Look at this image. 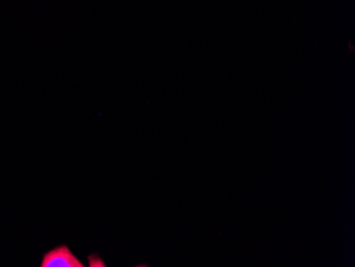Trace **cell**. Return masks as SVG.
<instances>
[{
    "instance_id": "6da1fadb",
    "label": "cell",
    "mask_w": 355,
    "mask_h": 267,
    "mask_svg": "<svg viewBox=\"0 0 355 267\" xmlns=\"http://www.w3.org/2000/svg\"><path fill=\"white\" fill-rule=\"evenodd\" d=\"M41 267H85V265L67 245L62 244L43 255Z\"/></svg>"
}]
</instances>
